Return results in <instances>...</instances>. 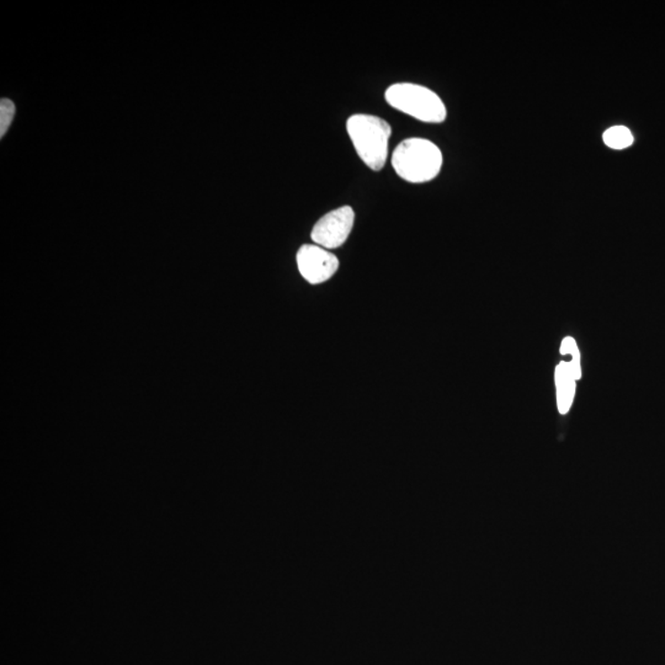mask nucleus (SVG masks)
<instances>
[{
  "label": "nucleus",
  "instance_id": "nucleus-1",
  "mask_svg": "<svg viewBox=\"0 0 665 665\" xmlns=\"http://www.w3.org/2000/svg\"><path fill=\"white\" fill-rule=\"evenodd\" d=\"M392 165L405 182L421 184L437 178L441 171L442 153L428 139L408 138L395 147Z\"/></svg>",
  "mask_w": 665,
  "mask_h": 665
},
{
  "label": "nucleus",
  "instance_id": "nucleus-2",
  "mask_svg": "<svg viewBox=\"0 0 665 665\" xmlns=\"http://www.w3.org/2000/svg\"><path fill=\"white\" fill-rule=\"evenodd\" d=\"M347 129L361 161L372 171H381L388 158L391 125L378 116L357 114L349 118Z\"/></svg>",
  "mask_w": 665,
  "mask_h": 665
},
{
  "label": "nucleus",
  "instance_id": "nucleus-3",
  "mask_svg": "<svg viewBox=\"0 0 665 665\" xmlns=\"http://www.w3.org/2000/svg\"><path fill=\"white\" fill-rule=\"evenodd\" d=\"M392 108L427 124H441L447 119V108L440 96L423 85L397 83L385 93Z\"/></svg>",
  "mask_w": 665,
  "mask_h": 665
},
{
  "label": "nucleus",
  "instance_id": "nucleus-4",
  "mask_svg": "<svg viewBox=\"0 0 665 665\" xmlns=\"http://www.w3.org/2000/svg\"><path fill=\"white\" fill-rule=\"evenodd\" d=\"M354 221L355 212L350 206L332 209L319 219L312 229V241L324 249L341 247L350 235Z\"/></svg>",
  "mask_w": 665,
  "mask_h": 665
},
{
  "label": "nucleus",
  "instance_id": "nucleus-5",
  "mask_svg": "<svg viewBox=\"0 0 665 665\" xmlns=\"http://www.w3.org/2000/svg\"><path fill=\"white\" fill-rule=\"evenodd\" d=\"M298 270L312 285L322 284L332 278L339 268L338 258L319 245L305 244L297 253Z\"/></svg>",
  "mask_w": 665,
  "mask_h": 665
},
{
  "label": "nucleus",
  "instance_id": "nucleus-6",
  "mask_svg": "<svg viewBox=\"0 0 665 665\" xmlns=\"http://www.w3.org/2000/svg\"><path fill=\"white\" fill-rule=\"evenodd\" d=\"M556 385L558 409L560 413L565 414L573 402L575 390V378L570 362L562 361L557 366Z\"/></svg>",
  "mask_w": 665,
  "mask_h": 665
},
{
  "label": "nucleus",
  "instance_id": "nucleus-7",
  "mask_svg": "<svg viewBox=\"0 0 665 665\" xmlns=\"http://www.w3.org/2000/svg\"><path fill=\"white\" fill-rule=\"evenodd\" d=\"M604 143L608 148L621 149L628 148L634 143V136L630 129L625 128V126H614L604 132L603 136Z\"/></svg>",
  "mask_w": 665,
  "mask_h": 665
},
{
  "label": "nucleus",
  "instance_id": "nucleus-8",
  "mask_svg": "<svg viewBox=\"0 0 665 665\" xmlns=\"http://www.w3.org/2000/svg\"><path fill=\"white\" fill-rule=\"evenodd\" d=\"M14 116L15 105L13 104L12 100L2 99L0 102V137H4Z\"/></svg>",
  "mask_w": 665,
  "mask_h": 665
}]
</instances>
